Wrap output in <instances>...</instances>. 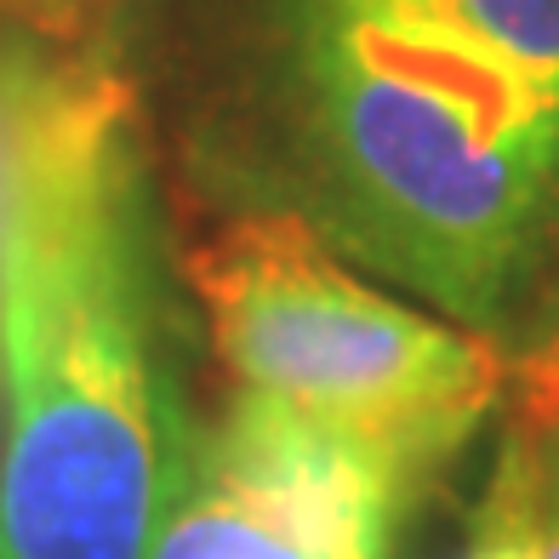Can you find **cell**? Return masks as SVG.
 <instances>
[{
    "mask_svg": "<svg viewBox=\"0 0 559 559\" xmlns=\"http://www.w3.org/2000/svg\"><path fill=\"white\" fill-rule=\"evenodd\" d=\"M508 405H531V412H559V325L514 360V389H508Z\"/></svg>",
    "mask_w": 559,
    "mask_h": 559,
    "instance_id": "9c48e42d",
    "label": "cell"
},
{
    "mask_svg": "<svg viewBox=\"0 0 559 559\" xmlns=\"http://www.w3.org/2000/svg\"><path fill=\"white\" fill-rule=\"evenodd\" d=\"M212 132L240 206L497 343L559 246V97L337 0H246Z\"/></svg>",
    "mask_w": 559,
    "mask_h": 559,
    "instance_id": "7a4b0ae2",
    "label": "cell"
},
{
    "mask_svg": "<svg viewBox=\"0 0 559 559\" xmlns=\"http://www.w3.org/2000/svg\"><path fill=\"white\" fill-rule=\"evenodd\" d=\"M0 12L12 23H23V29H35L40 40L81 46L115 12V0H0Z\"/></svg>",
    "mask_w": 559,
    "mask_h": 559,
    "instance_id": "ba28073f",
    "label": "cell"
},
{
    "mask_svg": "<svg viewBox=\"0 0 559 559\" xmlns=\"http://www.w3.org/2000/svg\"><path fill=\"white\" fill-rule=\"evenodd\" d=\"M417 497L423 491L405 486L389 463L337 440L320 479V559H394L400 525Z\"/></svg>",
    "mask_w": 559,
    "mask_h": 559,
    "instance_id": "52a82bcc",
    "label": "cell"
},
{
    "mask_svg": "<svg viewBox=\"0 0 559 559\" xmlns=\"http://www.w3.org/2000/svg\"><path fill=\"white\" fill-rule=\"evenodd\" d=\"M337 7L456 40L559 97V0H337Z\"/></svg>",
    "mask_w": 559,
    "mask_h": 559,
    "instance_id": "8992f818",
    "label": "cell"
},
{
    "mask_svg": "<svg viewBox=\"0 0 559 559\" xmlns=\"http://www.w3.org/2000/svg\"><path fill=\"white\" fill-rule=\"evenodd\" d=\"M200 417L132 86L29 69L0 104V559H148Z\"/></svg>",
    "mask_w": 559,
    "mask_h": 559,
    "instance_id": "6da1fadb",
    "label": "cell"
},
{
    "mask_svg": "<svg viewBox=\"0 0 559 559\" xmlns=\"http://www.w3.org/2000/svg\"><path fill=\"white\" fill-rule=\"evenodd\" d=\"M325 428L258 394H228L194 428L189 468L148 559H320Z\"/></svg>",
    "mask_w": 559,
    "mask_h": 559,
    "instance_id": "277c9868",
    "label": "cell"
},
{
    "mask_svg": "<svg viewBox=\"0 0 559 559\" xmlns=\"http://www.w3.org/2000/svg\"><path fill=\"white\" fill-rule=\"evenodd\" d=\"M228 383L286 405L428 491L514 389L497 337L394 297L297 212L235 206L189 251Z\"/></svg>",
    "mask_w": 559,
    "mask_h": 559,
    "instance_id": "3957f363",
    "label": "cell"
},
{
    "mask_svg": "<svg viewBox=\"0 0 559 559\" xmlns=\"http://www.w3.org/2000/svg\"><path fill=\"white\" fill-rule=\"evenodd\" d=\"M502 412L497 456L468 508L463 559H559V412Z\"/></svg>",
    "mask_w": 559,
    "mask_h": 559,
    "instance_id": "5b68a950",
    "label": "cell"
}]
</instances>
